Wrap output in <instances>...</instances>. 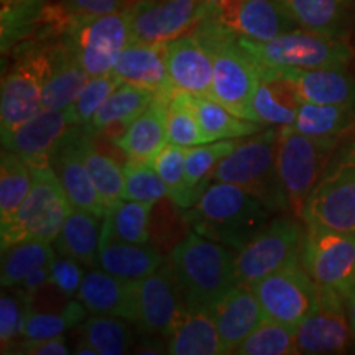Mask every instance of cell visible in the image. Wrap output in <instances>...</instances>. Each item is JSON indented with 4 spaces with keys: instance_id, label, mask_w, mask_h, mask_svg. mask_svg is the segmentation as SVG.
Listing matches in <instances>:
<instances>
[{
    "instance_id": "41",
    "label": "cell",
    "mask_w": 355,
    "mask_h": 355,
    "mask_svg": "<svg viewBox=\"0 0 355 355\" xmlns=\"http://www.w3.org/2000/svg\"><path fill=\"white\" fill-rule=\"evenodd\" d=\"M86 313H89V311L79 300L69 301L61 309V313L33 311L32 308L28 318H26L24 332H21L24 344H33L56 336H63L69 327L86 321Z\"/></svg>"
},
{
    "instance_id": "34",
    "label": "cell",
    "mask_w": 355,
    "mask_h": 355,
    "mask_svg": "<svg viewBox=\"0 0 355 355\" xmlns=\"http://www.w3.org/2000/svg\"><path fill=\"white\" fill-rule=\"evenodd\" d=\"M355 122V104L301 102L293 128L316 139H340Z\"/></svg>"
},
{
    "instance_id": "25",
    "label": "cell",
    "mask_w": 355,
    "mask_h": 355,
    "mask_svg": "<svg viewBox=\"0 0 355 355\" xmlns=\"http://www.w3.org/2000/svg\"><path fill=\"white\" fill-rule=\"evenodd\" d=\"M290 79L303 102L311 104H355V78L345 66L318 69L265 71ZM263 74V73H261Z\"/></svg>"
},
{
    "instance_id": "24",
    "label": "cell",
    "mask_w": 355,
    "mask_h": 355,
    "mask_svg": "<svg viewBox=\"0 0 355 355\" xmlns=\"http://www.w3.org/2000/svg\"><path fill=\"white\" fill-rule=\"evenodd\" d=\"M170 96H155L148 107L121 135L114 139L115 145L122 150L128 159L153 163L163 146L170 141L166 127V110Z\"/></svg>"
},
{
    "instance_id": "33",
    "label": "cell",
    "mask_w": 355,
    "mask_h": 355,
    "mask_svg": "<svg viewBox=\"0 0 355 355\" xmlns=\"http://www.w3.org/2000/svg\"><path fill=\"white\" fill-rule=\"evenodd\" d=\"M155 96L157 94L148 89L122 83L105 99L89 125L84 128L89 133H104L112 130L114 127H122L125 130L148 107Z\"/></svg>"
},
{
    "instance_id": "26",
    "label": "cell",
    "mask_w": 355,
    "mask_h": 355,
    "mask_svg": "<svg viewBox=\"0 0 355 355\" xmlns=\"http://www.w3.org/2000/svg\"><path fill=\"white\" fill-rule=\"evenodd\" d=\"M162 265L163 255L148 242H123L102 234L96 260L97 268L128 282H140L157 272Z\"/></svg>"
},
{
    "instance_id": "4",
    "label": "cell",
    "mask_w": 355,
    "mask_h": 355,
    "mask_svg": "<svg viewBox=\"0 0 355 355\" xmlns=\"http://www.w3.org/2000/svg\"><path fill=\"white\" fill-rule=\"evenodd\" d=\"M277 128L263 130L239 141L234 152L222 158L211 173L212 181L241 186L272 212L288 209V198L277 166Z\"/></svg>"
},
{
    "instance_id": "52",
    "label": "cell",
    "mask_w": 355,
    "mask_h": 355,
    "mask_svg": "<svg viewBox=\"0 0 355 355\" xmlns=\"http://www.w3.org/2000/svg\"><path fill=\"white\" fill-rule=\"evenodd\" d=\"M344 303H345V311H347L349 322L352 326V331L355 334V285L350 288L347 293H344Z\"/></svg>"
},
{
    "instance_id": "9",
    "label": "cell",
    "mask_w": 355,
    "mask_h": 355,
    "mask_svg": "<svg viewBox=\"0 0 355 355\" xmlns=\"http://www.w3.org/2000/svg\"><path fill=\"white\" fill-rule=\"evenodd\" d=\"M132 42L130 12L76 15L66 46L89 76L110 74L115 61Z\"/></svg>"
},
{
    "instance_id": "45",
    "label": "cell",
    "mask_w": 355,
    "mask_h": 355,
    "mask_svg": "<svg viewBox=\"0 0 355 355\" xmlns=\"http://www.w3.org/2000/svg\"><path fill=\"white\" fill-rule=\"evenodd\" d=\"M125 176V198L132 201L158 204L168 198V188L157 168L150 162L128 159L123 165Z\"/></svg>"
},
{
    "instance_id": "19",
    "label": "cell",
    "mask_w": 355,
    "mask_h": 355,
    "mask_svg": "<svg viewBox=\"0 0 355 355\" xmlns=\"http://www.w3.org/2000/svg\"><path fill=\"white\" fill-rule=\"evenodd\" d=\"M76 123L68 110H42L2 139L3 148L17 153L32 168L51 166L58 146Z\"/></svg>"
},
{
    "instance_id": "20",
    "label": "cell",
    "mask_w": 355,
    "mask_h": 355,
    "mask_svg": "<svg viewBox=\"0 0 355 355\" xmlns=\"http://www.w3.org/2000/svg\"><path fill=\"white\" fill-rule=\"evenodd\" d=\"M166 66L173 87L196 96H211L214 63L211 51L196 35L166 43Z\"/></svg>"
},
{
    "instance_id": "21",
    "label": "cell",
    "mask_w": 355,
    "mask_h": 355,
    "mask_svg": "<svg viewBox=\"0 0 355 355\" xmlns=\"http://www.w3.org/2000/svg\"><path fill=\"white\" fill-rule=\"evenodd\" d=\"M224 354H234L265 319V313L250 285H237L211 308Z\"/></svg>"
},
{
    "instance_id": "40",
    "label": "cell",
    "mask_w": 355,
    "mask_h": 355,
    "mask_svg": "<svg viewBox=\"0 0 355 355\" xmlns=\"http://www.w3.org/2000/svg\"><path fill=\"white\" fill-rule=\"evenodd\" d=\"M186 150L188 146L168 141L153 159V166L168 188V199L181 209H189L196 202L186 178Z\"/></svg>"
},
{
    "instance_id": "12",
    "label": "cell",
    "mask_w": 355,
    "mask_h": 355,
    "mask_svg": "<svg viewBox=\"0 0 355 355\" xmlns=\"http://www.w3.org/2000/svg\"><path fill=\"white\" fill-rule=\"evenodd\" d=\"M51 68V53L32 51L8 69L2 79L0 130L2 139L42 112L43 86Z\"/></svg>"
},
{
    "instance_id": "32",
    "label": "cell",
    "mask_w": 355,
    "mask_h": 355,
    "mask_svg": "<svg viewBox=\"0 0 355 355\" xmlns=\"http://www.w3.org/2000/svg\"><path fill=\"white\" fill-rule=\"evenodd\" d=\"M191 102L206 144L217 140L245 139L265 128L263 123L248 121L230 112L225 105L211 96L191 94Z\"/></svg>"
},
{
    "instance_id": "22",
    "label": "cell",
    "mask_w": 355,
    "mask_h": 355,
    "mask_svg": "<svg viewBox=\"0 0 355 355\" xmlns=\"http://www.w3.org/2000/svg\"><path fill=\"white\" fill-rule=\"evenodd\" d=\"M112 74L155 94L170 96L175 91L168 74L166 43L130 42L115 61Z\"/></svg>"
},
{
    "instance_id": "18",
    "label": "cell",
    "mask_w": 355,
    "mask_h": 355,
    "mask_svg": "<svg viewBox=\"0 0 355 355\" xmlns=\"http://www.w3.org/2000/svg\"><path fill=\"white\" fill-rule=\"evenodd\" d=\"M86 133V128L81 125L71 127L61 145L58 146L55 157L51 159V168L63 186L71 207L104 217L107 209H105L94 181L89 175L86 163H84Z\"/></svg>"
},
{
    "instance_id": "27",
    "label": "cell",
    "mask_w": 355,
    "mask_h": 355,
    "mask_svg": "<svg viewBox=\"0 0 355 355\" xmlns=\"http://www.w3.org/2000/svg\"><path fill=\"white\" fill-rule=\"evenodd\" d=\"M301 97L290 79L278 73H263L257 87L252 107L255 121L263 125L291 127L298 115Z\"/></svg>"
},
{
    "instance_id": "51",
    "label": "cell",
    "mask_w": 355,
    "mask_h": 355,
    "mask_svg": "<svg viewBox=\"0 0 355 355\" xmlns=\"http://www.w3.org/2000/svg\"><path fill=\"white\" fill-rule=\"evenodd\" d=\"M51 283V272L50 266H43V268L35 270V272L28 273L21 282L17 285V288L24 293L28 300H32L37 296L38 291H42L44 286H48Z\"/></svg>"
},
{
    "instance_id": "15",
    "label": "cell",
    "mask_w": 355,
    "mask_h": 355,
    "mask_svg": "<svg viewBox=\"0 0 355 355\" xmlns=\"http://www.w3.org/2000/svg\"><path fill=\"white\" fill-rule=\"evenodd\" d=\"M206 17L254 42H268L301 28L282 0H224Z\"/></svg>"
},
{
    "instance_id": "50",
    "label": "cell",
    "mask_w": 355,
    "mask_h": 355,
    "mask_svg": "<svg viewBox=\"0 0 355 355\" xmlns=\"http://www.w3.org/2000/svg\"><path fill=\"white\" fill-rule=\"evenodd\" d=\"M20 352L33 355H68L69 347L66 344L64 336H56L51 337V339L40 340V343L21 344Z\"/></svg>"
},
{
    "instance_id": "1",
    "label": "cell",
    "mask_w": 355,
    "mask_h": 355,
    "mask_svg": "<svg viewBox=\"0 0 355 355\" xmlns=\"http://www.w3.org/2000/svg\"><path fill=\"white\" fill-rule=\"evenodd\" d=\"M272 211L241 186L212 181L186 212L204 237L239 250L268 224Z\"/></svg>"
},
{
    "instance_id": "13",
    "label": "cell",
    "mask_w": 355,
    "mask_h": 355,
    "mask_svg": "<svg viewBox=\"0 0 355 355\" xmlns=\"http://www.w3.org/2000/svg\"><path fill=\"white\" fill-rule=\"evenodd\" d=\"M252 288L265 318L295 329L316 309L321 291V286L309 277L301 261L261 278Z\"/></svg>"
},
{
    "instance_id": "10",
    "label": "cell",
    "mask_w": 355,
    "mask_h": 355,
    "mask_svg": "<svg viewBox=\"0 0 355 355\" xmlns=\"http://www.w3.org/2000/svg\"><path fill=\"white\" fill-rule=\"evenodd\" d=\"M304 232L296 220L275 219L245 245L235 250V275L239 285H255L278 270L300 263Z\"/></svg>"
},
{
    "instance_id": "8",
    "label": "cell",
    "mask_w": 355,
    "mask_h": 355,
    "mask_svg": "<svg viewBox=\"0 0 355 355\" xmlns=\"http://www.w3.org/2000/svg\"><path fill=\"white\" fill-rule=\"evenodd\" d=\"M300 217L311 227L355 235V140L336 150Z\"/></svg>"
},
{
    "instance_id": "5",
    "label": "cell",
    "mask_w": 355,
    "mask_h": 355,
    "mask_svg": "<svg viewBox=\"0 0 355 355\" xmlns=\"http://www.w3.org/2000/svg\"><path fill=\"white\" fill-rule=\"evenodd\" d=\"M239 42L255 58L261 73L282 69H318L347 66L352 50L343 38L296 28L268 42L239 37Z\"/></svg>"
},
{
    "instance_id": "42",
    "label": "cell",
    "mask_w": 355,
    "mask_h": 355,
    "mask_svg": "<svg viewBox=\"0 0 355 355\" xmlns=\"http://www.w3.org/2000/svg\"><path fill=\"white\" fill-rule=\"evenodd\" d=\"M239 145V139L217 140L209 145H194L186 150V178L191 193L196 201L204 193V189L211 184V173L222 158L234 152Z\"/></svg>"
},
{
    "instance_id": "2",
    "label": "cell",
    "mask_w": 355,
    "mask_h": 355,
    "mask_svg": "<svg viewBox=\"0 0 355 355\" xmlns=\"http://www.w3.org/2000/svg\"><path fill=\"white\" fill-rule=\"evenodd\" d=\"M186 308H212L239 285L234 248L189 232L168 257Z\"/></svg>"
},
{
    "instance_id": "23",
    "label": "cell",
    "mask_w": 355,
    "mask_h": 355,
    "mask_svg": "<svg viewBox=\"0 0 355 355\" xmlns=\"http://www.w3.org/2000/svg\"><path fill=\"white\" fill-rule=\"evenodd\" d=\"M76 298L91 314H109L135 322L137 282L114 277L104 270H91L84 275Z\"/></svg>"
},
{
    "instance_id": "43",
    "label": "cell",
    "mask_w": 355,
    "mask_h": 355,
    "mask_svg": "<svg viewBox=\"0 0 355 355\" xmlns=\"http://www.w3.org/2000/svg\"><path fill=\"white\" fill-rule=\"evenodd\" d=\"M239 355H293L300 354L296 329L265 318L260 326L239 345Z\"/></svg>"
},
{
    "instance_id": "11",
    "label": "cell",
    "mask_w": 355,
    "mask_h": 355,
    "mask_svg": "<svg viewBox=\"0 0 355 355\" xmlns=\"http://www.w3.org/2000/svg\"><path fill=\"white\" fill-rule=\"evenodd\" d=\"M300 261L319 286L344 295L355 285V235L306 225Z\"/></svg>"
},
{
    "instance_id": "47",
    "label": "cell",
    "mask_w": 355,
    "mask_h": 355,
    "mask_svg": "<svg viewBox=\"0 0 355 355\" xmlns=\"http://www.w3.org/2000/svg\"><path fill=\"white\" fill-rule=\"evenodd\" d=\"M32 309V300H28L17 286L3 290L0 296V343L2 352H8L15 340L21 337L26 318Z\"/></svg>"
},
{
    "instance_id": "7",
    "label": "cell",
    "mask_w": 355,
    "mask_h": 355,
    "mask_svg": "<svg viewBox=\"0 0 355 355\" xmlns=\"http://www.w3.org/2000/svg\"><path fill=\"white\" fill-rule=\"evenodd\" d=\"M339 139H316L293 127L278 128L277 166L288 204L301 216L306 199L329 166Z\"/></svg>"
},
{
    "instance_id": "38",
    "label": "cell",
    "mask_w": 355,
    "mask_h": 355,
    "mask_svg": "<svg viewBox=\"0 0 355 355\" xmlns=\"http://www.w3.org/2000/svg\"><path fill=\"white\" fill-rule=\"evenodd\" d=\"M84 163H86L89 175L94 181L105 209H110L114 204L125 198L123 166L121 168V165L109 155L101 153L92 144V140L89 139V132L84 139Z\"/></svg>"
},
{
    "instance_id": "46",
    "label": "cell",
    "mask_w": 355,
    "mask_h": 355,
    "mask_svg": "<svg viewBox=\"0 0 355 355\" xmlns=\"http://www.w3.org/2000/svg\"><path fill=\"white\" fill-rule=\"evenodd\" d=\"M122 81L115 74H102V76H91L83 91L79 92L76 101L69 105L68 114L76 125L87 127L97 110L104 104L105 99L121 86Z\"/></svg>"
},
{
    "instance_id": "3",
    "label": "cell",
    "mask_w": 355,
    "mask_h": 355,
    "mask_svg": "<svg viewBox=\"0 0 355 355\" xmlns=\"http://www.w3.org/2000/svg\"><path fill=\"white\" fill-rule=\"evenodd\" d=\"M194 35L212 55L214 79L211 97L239 117L257 122L252 101L259 87L261 68L255 58L242 46L237 35L211 17L199 21Z\"/></svg>"
},
{
    "instance_id": "39",
    "label": "cell",
    "mask_w": 355,
    "mask_h": 355,
    "mask_svg": "<svg viewBox=\"0 0 355 355\" xmlns=\"http://www.w3.org/2000/svg\"><path fill=\"white\" fill-rule=\"evenodd\" d=\"M127 319L94 314L83 322V340L99 355H123L130 350L133 334Z\"/></svg>"
},
{
    "instance_id": "30",
    "label": "cell",
    "mask_w": 355,
    "mask_h": 355,
    "mask_svg": "<svg viewBox=\"0 0 355 355\" xmlns=\"http://www.w3.org/2000/svg\"><path fill=\"white\" fill-rule=\"evenodd\" d=\"M89 73L79 64V61L68 50L60 48L51 53V68L43 86L42 109L64 110L68 109L83 87L89 81Z\"/></svg>"
},
{
    "instance_id": "44",
    "label": "cell",
    "mask_w": 355,
    "mask_h": 355,
    "mask_svg": "<svg viewBox=\"0 0 355 355\" xmlns=\"http://www.w3.org/2000/svg\"><path fill=\"white\" fill-rule=\"evenodd\" d=\"M166 127L168 139L171 144L181 146L206 144L201 128H199L193 102H191V92L178 91V89L171 92L170 99H168Z\"/></svg>"
},
{
    "instance_id": "14",
    "label": "cell",
    "mask_w": 355,
    "mask_h": 355,
    "mask_svg": "<svg viewBox=\"0 0 355 355\" xmlns=\"http://www.w3.org/2000/svg\"><path fill=\"white\" fill-rule=\"evenodd\" d=\"M135 301V324L148 336L170 337L186 311L183 291L168 261L155 273L137 282Z\"/></svg>"
},
{
    "instance_id": "35",
    "label": "cell",
    "mask_w": 355,
    "mask_h": 355,
    "mask_svg": "<svg viewBox=\"0 0 355 355\" xmlns=\"http://www.w3.org/2000/svg\"><path fill=\"white\" fill-rule=\"evenodd\" d=\"M155 204L122 199L107 209L102 234L123 242L145 243L150 239V216Z\"/></svg>"
},
{
    "instance_id": "16",
    "label": "cell",
    "mask_w": 355,
    "mask_h": 355,
    "mask_svg": "<svg viewBox=\"0 0 355 355\" xmlns=\"http://www.w3.org/2000/svg\"><path fill=\"white\" fill-rule=\"evenodd\" d=\"M355 337L345 311L344 296L329 288H321L316 309L296 327L300 354H340Z\"/></svg>"
},
{
    "instance_id": "17",
    "label": "cell",
    "mask_w": 355,
    "mask_h": 355,
    "mask_svg": "<svg viewBox=\"0 0 355 355\" xmlns=\"http://www.w3.org/2000/svg\"><path fill=\"white\" fill-rule=\"evenodd\" d=\"M128 12L132 42L141 43H168L202 20L201 0H139Z\"/></svg>"
},
{
    "instance_id": "28",
    "label": "cell",
    "mask_w": 355,
    "mask_h": 355,
    "mask_svg": "<svg viewBox=\"0 0 355 355\" xmlns=\"http://www.w3.org/2000/svg\"><path fill=\"white\" fill-rule=\"evenodd\" d=\"M166 352L173 355L224 354L211 308H186L168 337Z\"/></svg>"
},
{
    "instance_id": "53",
    "label": "cell",
    "mask_w": 355,
    "mask_h": 355,
    "mask_svg": "<svg viewBox=\"0 0 355 355\" xmlns=\"http://www.w3.org/2000/svg\"><path fill=\"white\" fill-rule=\"evenodd\" d=\"M224 2V0H201V7H202V19L206 15H209V13L214 10V8L219 6V3Z\"/></svg>"
},
{
    "instance_id": "48",
    "label": "cell",
    "mask_w": 355,
    "mask_h": 355,
    "mask_svg": "<svg viewBox=\"0 0 355 355\" xmlns=\"http://www.w3.org/2000/svg\"><path fill=\"white\" fill-rule=\"evenodd\" d=\"M81 265L83 263H79L78 260L66 255H60L53 260V263L50 266L51 285L58 288V291L63 293L66 298L78 296V291L79 288H81L84 279V272Z\"/></svg>"
},
{
    "instance_id": "36",
    "label": "cell",
    "mask_w": 355,
    "mask_h": 355,
    "mask_svg": "<svg viewBox=\"0 0 355 355\" xmlns=\"http://www.w3.org/2000/svg\"><path fill=\"white\" fill-rule=\"evenodd\" d=\"M33 184V168L19 155L3 148L0 166V222L10 220Z\"/></svg>"
},
{
    "instance_id": "29",
    "label": "cell",
    "mask_w": 355,
    "mask_h": 355,
    "mask_svg": "<svg viewBox=\"0 0 355 355\" xmlns=\"http://www.w3.org/2000/svg\"><path fill=\"white\" fill-rule=\"evenodd\" d=\"M301 28L343 38L352 21L354 0H282Z\"/></svg>"
},
{
    "instance_id": "49",
    "label": "cell",
    "mask_w": 355,
    "mask_h": 355,
    "mask_svg": "<svg viewBox=\"0 0 355 355\" xmlns=\"http://www.w3.org/2000/svg\"><path fill=\"white\" fill-rule=\"evenodd\" d=\"M74 15H104L130 8L132 0H66Z\"/></svg>"
},
{
    "instance_id": "31",
    "label": "cell",
    "mask_w": 355,
    "mask_h": 355,
    "mask_svg": "<svg viewBox=\"0 0 355 355\" xmlns=\"http://www.w3.org/2000/svg\"><path fill=\"white\" fill-rule=\"evenodd\" d=\"M101 219L104 217L71 207L63 229L53 242L60 255L71 257L86 266H96L104 224Z\"/></svg>"
},
{
    "instance_id": "6",
    "label": "cell",
    "mask_w": 355,
    "mask_h": 355,
    "mask_svg": "<svg viewBox=\"0 0 355 355\" xmlns=\"http://www.w3.org/2000/svg\"><path fill=\"white\" fill-rule=\"evenodd\" d=\"M71 211L51 166L33 168V184L20 209L2 224V250L25 241L55 242Z\"/></svg>"
},
{
    "instance_id": "37",
    "label": "cell",
    "mask_w": 355,
    "mask_h": 355,
    "mask_svg": "<svg viewBox=\"0 0 355 355\" xmlns=\"http://www.w3.org/2000/svg\"><path fill=\"white\" fill-rule=\"evenodd\" d=\"M2 286H17L26 275L43 266H51L56 259L51 242L25 241L3 248Z\"/></svg>"
}]
</instances>
